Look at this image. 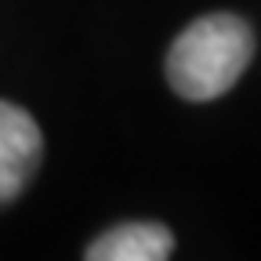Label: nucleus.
Listing matches in <instances>:
<instances>
[{
    "mask_svg": "<svg viewBox=\"0 0 261 261\" xmlns=\"http://www.w3.org/2000/svg\"><path fill=\"white\" fill-rule=\"evenodd\" d=\"M174 250V232L160 221H127L102 232L84 261H167Z\"/></svg>",
    "mask_w": 261,
    "mask_h": 261,
    "instance_id": "obj_3",
    "label": "nucleus"
},
{
    "mask_svg": "<svg viewBox=\"0 0 261 261\" xmlns=\"http://www.w3.org/2000/svg\"><path fill=\"white\" fill-rule=\"evenodd\" d=\"M250 58L254 29L232 11H214L174 37L167 51V84L185 102H214L236 87Z\"/></svg>",
    "mask_w": 261,
    "mask_h": 261,
    "instance_id": "obj_1",
    "label": "nucleus"
},
{
    "mask_svg": "<svg viewBox=\"0 0 261 261\" xmlns=\"http://www.w3.org/2000/svg\"><path fill=\"white\" fill-rule=\"evenodd\" d=\"M44 160V135L22 106L0 98V207L18 200Z\"/></svg>",
    "mask_w": 261,
    "mask_h": 261,
    "instance_id": "obj_2",
    "label": "nucleus"
}]
</instances>
